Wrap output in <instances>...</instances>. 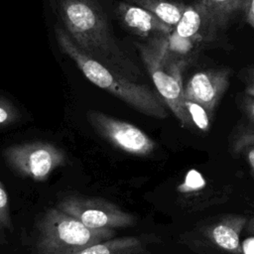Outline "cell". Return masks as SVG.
I'll return each mask as SVG.
<instances>
[{
	"label": "cell",
	"mask_w": 254,
	"mask_h": 254,
	"mask_svg": "<svg viewBox=\"0 0 254 254\" xmlns=\"http://www.w3.org/2000/svg\"><path fill=\"white\" fill-rule=\"evenodd\" d=\"M0 228L12 230V221L10 217V207L8 194L5 187L0 182Z\"/></svg>",
	"instance_id": "cell-18"
},
{
	"label": "cell",
	"mask_w": 254,
	"mask_h": 254,
	"mask_svg": "<svg viewBox=\"0 0 254 254\" xmlns=\"http://www.w3.org/2000/svg\"><path fill=\"white\" fill-rule=\"evenodd\" d=\"M55 37L60 50L74 63L81 73L94 85L144 115L157 119H165L169 116L168 107L162 97L148 85L138 83L113 71L87 55L75 45L63 27H56Z\"/></svg>",
	"instance_id": "cell-2"
},
{
	"label": "cell",
	"mask_w": 254,
	"mask_h": 254,
	"mask_svg": "<svg viewBox=\"0 0 254 254\" xmlns=\"http://www.w3.org/2000/svg\"><path fill=\"white\" fill-rule=\"evenodd\" d=\"M143 249L144 241L141 238L127 236L115 239L110 238L66 254H137Z\"/></svg>",
	"instance_id": "cell-13"
},
{
	"label": "cell",
	"mask_w": 254,
	"mask_h": 254,
	"mask_svg": "<svg viewBox=\"0 0 254 254\" xmlns=\"http://www.w3.org/2000/svg\"><path fill=\"white\" fill-rule=\"evenodd\" d=\"M243 15L247 24L254 30V0H247Z\"/></svg>",
	"instance_id": "cell-21"
},
{
	"label": "cell",
	"mask_w": 254,
	"mask_h": 254,
	"mask_svg": "<svg viewBox=\"0 0 254 254\" xmlns=\"http://www.w3.org/2000/svg\"><path fill=\"white\" fill-rule=\"evenodd\" d=\"M238 77L244 86V93L254 97V64L241 68Z\"/></svg>",
	"instance_id": "cell-19"
},
{
	"label": "cell",
	"mask_w": 254,
	"mask_h": 254,
	"mask_svg": "<svg viewBox=\"0 0 254 254\" xmlns=\"http://www.w3.org/2000/svg\"><path fill=\"white\" fill-rule=\"evenodd\" d=\"M244 231L249 235H254V215L249 217Z\"/></svg>",
	"instance_id": "cell-23"
},
{
	"label": "cell",
	"mask_w": 254,
	"mask_h": 254,
	"mask_svg": "<svg viewBox=\"0 0 254 254\" xmlns=\"http://www.w3.org/2000/svg\"><path fill=\"white\" fill-rule=\"evenodd\" d=\"M112 228H90L58 207L48 209L37 224L39 254H66L110 239Z\"/></svg>",
	"instance_id": "cell-4"
},
{
	"label": "cell",
	"mask_w": 254,
	"mask_h": 254,
	"mask_svg": "<svg viewBox=\"0 0 254 254\" xmlns=\"http://www.w3.org/2000/svg\"><path fill=\"white\" fill-rule=\"evenodd\" d=\"M203 32L205 34L206 32L215 33L206 13L196 2L191 5H186L184 13L174 28L173 33L184 40L193 43L202 39Z\"/></svg>",
	"instance_id": "cell-11"
},
{
	"label": "cell",
	"mask_w": 254,
	"mask_h": 254,
	"mask_svg": "<svg viewBox=\"0 0 254 254\" xmlns=\"http://www.w3.org/2000/svg\"><path fill=\"white\" fill-rule=\"evenodd\" d=\"M241 107L249 120V123L254 125V97L244 93L241 97Z\"/></svg>",
	"instance_id": "cell-20"
},
{
	"label": "cell",
	"mask_w": 254,
	"mask_h": 254,
	"mask_svg": "<svg viewBox=\"0 0 254 254\" xmlns=\"http://www.w3.org/2000/svg\"><path fill=\"white\" fill-rule=\"evenodd\" d=\"M21 118V112L17 106L7 97L0 96V130L4 129Z\"/></svg>",
	"instance_id": "cell-16"
},
{
	"label": "cell",
	"mask_w": 254,
	"mask_h": 254,
	"mask_svg": "<svg viewBox=\"0 0 254 254\" xmlns=\"http://www.w3.org/2000/svg\"><path fill=\"white\" fill-rule=\"evenodd\" d=\"M59 16L71 40L113 71L136 80L139 68L117 45L97 0H59Z\"/></svg>",
	"instance_id": "cell-1"
},
{
	"label": "cell",
	"mask_w": 254,
	"mask_h": 254,
	"mask_svg": "<svg viewBox=\"0 0 254 254\" xmlns=\"http://www.w3.org/2000/svg\"><path fill=\"white\" fill-rule=\"evenodd\" d=\"M2 155L11 170L35 182L46 181L57 168L66 164L65 153L61 148L42 141L8 146Z\"/></svg>",
	"instance_id": "cell-5"
},
{
	"label": "cell",
	"mask_w": 254,
	"mask_h": 254,
	"mask_svg": "<svg viewBox=\"0 0 254 254\" xmlns=\"http://www.w3.org/2000/svg\"><path fill=\"white\" fill-rule=\"evenodd\" d=\"M231 75L232 69L227 66L193 73L184 85L185 100L199 104L211 117L230 85Z\"/></svg>",
	"instance_id": "cell-8"
},
{
	"label": "cell",
	"mask_w": 254,
	"mask_h": 254,
	"mask_svg": "<svg viewBox=\"0 0 254 254\" xmlns=\"http://www.w3.org/2000/svg\"><path fill=\"white\" fill-rule=\"evenodd\" d=\"M117 18L129 33L144 39L170 35L174 28L161 21L148 10L137 5L120 1L116 7Z\"/></svg>",
	"instance_id": "cell-9"
},
{
	"label": "cell",
	"mask_w": 254,
	"mask_h": 254,
	"mask_svg": "<svg viewBox=\"0 0 254 254\" xmlns=\"http://www.w3.org/2000/svg\"><path fill=\"white\" fill-rule=\"evenodd\" d=\"M86 119L94 131L116 149L144 157L156 149L155 141L137 126L98 110L89 109Z\"/></svg>",
	"instance_id": "cell-7"
},
{
	"label": "cell",
	"mask_w": 254,
	"mask_h": 254,
	"mask_svg": "<svg viewBox=\"0 0 254 254\" xmlns=\"http://www.w3.org/2000/svg\"><path fill=\"white\" fill-rule=\"evenodd\" d=\"M186 107L190 116L192 124L202 131H207L209 128L210 116L206 110L197 103L186 100Z\"/></svg>",
	"instance_id": "cell-17"
},
{
	"label": "cell",
	"mask_w": 254,
	"mask_h": 254,
	"mask_svg": "<svg viewBox=\"0 0 254 254\" xmlns=\"http://www.w3.org/2000/svg\"><path fill=\"white\" fill-rule=\"evenodd\" d=\"M206 13L215 32L224 30L239 15L244 13L247 0H196Z\"/></svg>",
	"instance_id": "cell-12"
},
{
	"label": "cell",
	"mask_w": 254,
	"mask_h": 254,
	"mask_svg": "<svg viewBox=\"0 0 254 254\" xmlns=\"http://www.w3.org/2000/svg\"><path fill=\"white\" fill-rule=\"evenodd\" d=\"M243 154L245 155V159L247 161L249 169L252 175L254 176V146H251L250 148H248Z\"/></svg>",
	"instance_id": "cell-22"
},
{
	"label": "cell",
	"mask_w": 254,
	"mask_h": 254,
	"mask_svg": "<svg viewBox=\"0 0 254 254\" xmlns=\"http://www.w3.org/2000/svg\"><path fill=\"white\" fill-rule=\"evenodd\" d=\"M128 3L142 7L167 25L175 28L179 23L184 10L185 4L171 0H123Z\"/></svg>",
	"instance_id": "cell-14"
},
{
	"label": "cell",
	"mask_w": 254,
	"mask_h": 254,
	"mask_svg": "<svg viewBox=\"0 0 254 254\" xmlns=\"http://www.w3.org/2000/svg\"><path fill=\"white\" fill-rule=\"evenodd\" d=\"M136 46L143 64L167 107L183 127L193 125L184 96L183 70L187 62L170 50L169 35L153 37Z\"/></svg>",
	"instance_id": "cell-3"
},
{
	"label": "cell",
	"mask_w": 254,
	"mask_h": 254,
	"mask_svg": "<svg viewBox=\"0 0 254 254\" xmlns=\"http://www.w3.org/2000/svg\"><path fill=\"white\" fill-rule=\"evenodd\" d=\"M248 219L241 214L223 215L205 227L204 235L217 248L230 254H242L240 237Z\"/></svg>",
	"instance_id": "cell-10"
},
{
	"label": "cell",
	"mask_w": 254,
	"mask_h": 254,
	"mask_svg": "<svg viewBox=\"0 0 254 254\" xmlns=\"http://www.w3.org/2000/svg\"><path fill=\"white\" fill-rule=\"evenodd\" d=\"M251 146H254V125L249 123L240 126L238 131L234 132L231 141V151L233 154L240 155Z\"/></svg>",
	"instance_id": "cell-15"
},
{
	"label": "cell",
	"mask_w": 254,
	"mask_h": 254,
	"mask_svg": "<svg viewBox=\"0 0 254 254\" xmlns=\"http://www.w3.org/2000/svg\"><path fill=\"white\" fill-rule=\"evenodd\" d=\"M57 207L75 217L90 228H125L133 226L136 217L116 204L97 197L69 195L63 198Z\"/></svg>",
	"instance_id": "cell-6"
}]
</instances>
